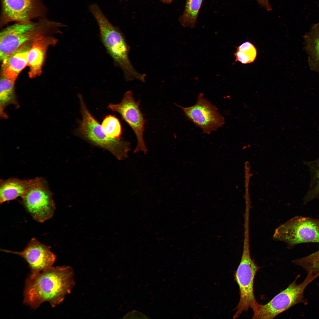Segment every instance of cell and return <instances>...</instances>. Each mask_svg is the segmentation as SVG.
Returning a JSON list of instances; mask_svg holds the SVG:
<instances>
[{"mask_svg":"<svg viewBox=\"0 0 319 319\" xmlns=\"http://www.w3.org/2000/svg\"><path fill=\"white\" fill-rule=\"evenodd\" d=\"M57 40L55 38L47 36L40 38L33 42L29 52L28 66L30 70L29 76L33 78L40 75L48 48L55 44Z\"/></svg>","mask_w":319,"mask_h":319,"instance_id":"obj_13","label":"cell"},{"mask_svg":"<svg viewBox=\"0 0 319 319\" xmlns=\"http://www.w3.org/2000/svg\"><path fill=\"white\" fill-rule=\"evenodd\" d=\"M89 8L97 22L102 43L115 65L123 71L126 80L144 82L145 75L138 72L129 60V48L123 33L110 22L97 4H92Z\"/></svg>","mask_w":319,"mask_h":319,"instance_id":"obj_2","label":"cell"},{"mask_svg":"<svg viewBox=\"0 0 319 319\" xmlns=\"http://www.w3.org/2000/svg\"><path fill=\"white\" fill-rule=\"evenodd\" d=\"M273 237L290 248L301 243L319 242V219L296 216L278 227Z\"/></svg>","mask_w":319,"mask_h":319,"instance_id":"obj_7","label":"cell"},{"mask_svg":"<svg viewBox=\"0 0 319 319\" xmlns=\"http://www.w3.org/2000/svg\"><path fill=\"white\" fill-rule=\"evenodd\" d=\"M38 178L28 179L11 178L1 180L0 182V203L21 197L37 180Z\"/></svg>","mask_w":319,"mask_h":319,"instance_id":"obj_15","label":"cell"},{"mask_svg":"<svg viewBox=\"0 0 319 319\" xmlns=\"http://www.w3.org/2000/svg\"><path fill=\"white\" fill-rule=\"evenodd\" d=\"M295 264L300 266L313 274H319V250L305 257L294 260Z\"/></svg>","mask_w":319,"mask_h":319,"instance_id":"obj_22","label":"cell"},{"mask_svg":"<svg viewBox=\"0 0 319 319\" xmlns=\"http://www.w3.org/2000/svg\"><path fill=\"white\" fill-rule=\"evenodd\" d=\"M73 269L69 266L51 267L35 274L25 282L24 303L36 309L45 302L54 307L63 302L75 285Z\"/></svg>","mask_w":319,"mask_h":319,"instance_id":"obj_1","label":"cell"},{"mask_svg":"<svg viewBox=\"0 0 319 319\" xmlns=\"http://www.w3.org/2000/svg\"><path fill=\"white\" fill-rule=\"evenodd\" d=\"M33 42H28L22 45L4 61L1 73L15 81L20 72L28 65V53Z\"/></svg>","mask_w":319,"mask_h":319,"instance_id":"obj_14","label":"cell"},{"mask_svg":"<svg viewBox=\"0 0 319 319\" xmlns=\"http://www.w3.org/2000/svg\"><path fill=\"white\" fill-rule=\"evenodd\" d=\"M15 81L11 80L1 73L0 80V115L3 118H8L4 112L5 108L10 105L17 107L19 104L14 89Z\"/></svg>","mask_w":319,"mask_h":319,"instance_id":"obj_17","label":"cell"},{"mask_svg":"<svg viewBox=\"0 0 319 319\" xmlns=\"http://www.w3.org/2000/svg\"><path fill=\"white\" fill-rule=\"evenodd\" d=\"M203 0H186L184 11L178 19L184 27L195 26Z\"/></svg>","mask_w":319,"mask_h":319,"instance_id":"obj_19","label":"cell"},{"mask_svg":"<svg viewBox=\"0 0 319 319\" xmlns=\"http://www.w3.org/2000/svg\"><path fill=\"white\" fill-rule=\"evenodd\" d=\"M243 246L241 260L234 275L239 287L240 297L235 310L236 312L234 319L238 318L242 312L247 311L249 308H251L255 313L259 305L254 296L253 282L256 274L260 267L251 257L249 242H244Z\"/></svg>","mask_w":319,"mask_h":319,"instance_id":"obj_6","label":"cell"},{"mask_svg":"<svg viewBox=\"0 0 319 319\" xmlns=\"http://www.w3.org/2000/svg\"><path fill=\"white\" fill-rule=\"evenodd\" d=\"M64 26L60 22L44 18L36 22H16L8 26L0 32V60L4 61L26 43L33 42L51 33L59 32L60 28Z\"/></svg>","mask_w":319,"mask_h":319,"instance_id":"obj_3","label":"cell"},{"mask_svg":"<svg viewBox=\"0 0 319 319\" xmlns=\"http://www.w3.org/2000/svg\"><path fill=\"white\" fill-rule=\"evenodd\" d=\"M162 2L166 4H170L174 0H160Z\"/></svg>","mask_w":319,"mask_h":319,"instance_id":"obj_25","label":"cell"},{"mask_svg":"<svg viewBox=\"0 0 319 319\" xmlns=\"http://www.w3.org/2000/svg\"><path fill=\"white\" fill-rule=\"evenodd\" d=\"M101 126L108 136L115 139H121V125L118 119L115 116L107 115L103 120Z\"/></svg>","mask_w":319,"mask_h":319,"instance_id":"obj_21","label":"cell"},{"mask_svg":"<svg viewBox=\"0 0 319 319\" xmlns=\"http://www.w3.org/2000/svg\"><path fill=\"white\" fill-rule=\"evenodd\" d=\"M1 0V25L45 18L47 9L41 0Z\"/></svg>","mask_w":319,"mask_h":319,"instance_id":"obj_9","label":"cell"},{"mask_svg":"<svg viewBox=\"0 0 319 319\" xmlns=\"http://www.w3.org/2000/svg\"><path fill=\"white\" fill-rule=\"evenodd\" d=\"M124 318H148L146 316L141 313L134 310L129 313L125 316Z\"/></svg>","mask_w":319,"mask_h":319,"instance_id":"obj_23","label":"cell"},{"mask_svg":"<svg viewBox=\"0 0 319 319\" xmlns=\"http://www.w3.org/2000/svg\"><path fill=\"white\" fill-rule=\"evenodd\" d=\"M186 117L200 128L203 133L209 134L222 127L225 123L224 118L216 107L200 93L198 96L196 104L188 107L177 104Z\"/></svg>","mask_w":319,"mask_h":319,"instance_id":"obj_10","label":"cell"},{"mask_svg":"<svg viewBox=\"0 0 319 319\" xmlns=\"http://www.w3.org/2000/svg\"><path fill=\"white\" fill-rule=\"evenodd\" d=\"M304 48L310 69L319 74V22L304 36Z\"/></svg>","mask_w":319,"mask_h":319,"instance_id":"obj_16","label":"cell"},{"mask_svg":"<svg viewBox=\"0 0 319 319\" xmlns=\"http://www.w3.org/2000/svg\"><path fill=\"white\" fill-rule=\"evenodd\" d=\"M20 197L26 210L36 221L43 222L53 217L56 208L52 194L42 178L38 177Z\"/></svg>","mask_w":319,"mask_h":319,"instance_id":"obj_8","label":"cell"},{"mask_svg":"<svg viewBox=\"0 0 319 319\" xmlns=\"http://www.w3.org/2000/svg\"><path fill=\"white\" fill-rule=\"evenodd\" d=\"M303 163L308 167L310 175L309 188L303 200L305 204L314 200H319V157L314 160L304 161Z\"/></svg>","mask_w":319,"mask_h":319,"instance_id":"obj_18","label":"cell"},{"mask_svg":"<svg viewBox=\"0 0 319 319\" xmlns=\"http://www.w3.org/2000/svg\"><path fill=\"white\" fill-rule=\"evenodd\" d=\"M139 104V101L136 102L134 100L131 91H129L124 94L120 103L110 104L108 107L112 111L119 113L134 133L137 144L134 153L141 151L145 154L147 150L143 139L145 121L140 110Z\"/></svg>","mask_w":319,"mask_h":319,"instance_id":"obj_11","label":"cell"},{"mask_svg":"<svg viewBox=\"0 0 319 319\" xmlns=\"http://www.w3.org/2000/svg\"><path fill=\"white\" fill-rule=\"evenodd\" d=\"M50 249V246L41 243L33 237L22 251L16 252L4 249L2 250L23 258L30 268L31 274H35L52 267L54 263L56 255Z\"/></svg>","mask_w":319,"mask_h":319,"instance_id":"obj_12","label":"cell"},{"mask_svg":"<svg viewBox=\"0 0 319 319\" xmlns=\"http://www.w3.org/2000/svg\"><path fill=\"white\" fill-rule=\"evenodd\" d=\"M308 273L305 279L300 284L296 283L297 280L300 276V275H298L287 288L281 291L269 302L264 305L259 304L256 312L252 318L273 319L297 304L302 303L306 305L307 302L303 295L304 290L310 283L319 277V274H313L311 271Z\"/></svg>","mask_w":319,"mask_h":319,"instance_id":"obj_5","label":"cell"},{"mask_svg":"<svg viewBox=\"0 0 319 319\" xmlns=\"http://www.w3.org/2000/svg\"><path fill=\"white\" fill-rule=\"evenodd\" d=\"M258 3L267 11H270L272 10L271 6L268 0H257Z\"/></svg>","mask_w":319,"mask_h":319,"instance_id":"obj_24","label":"cell"},{"mask_svg":"<svg viewBox=\"0 0 319 319\" xmlns=\"http://www.w3.org/2000/svg\"><path fill=\"white\" fill-rule=\"evenodd\" d=\"M79 97L82 116L79 129L80 134L94 144L110 152L118 160L125 159L130 149V143L121 139H116L108 136L101 125L87 108L81 95H79Z\"/></svg>","mask_w":319,"mask_h":319,"instance_id":"obj_4","label":"cell"},{"mask_svg":"<svg viewBox=\"0 0 319 319\" xmlns=\"http://www.w3.org/2000/svg\"><path fill=\"white\" fill-rule=\"evenodd\" d=\"M234 53L235 61H239L242 64H247L253 62L257 55L256 48L249 41L243 43L237 47Z\"/></svg>","mask_w":319,"mask_h":319,"instance_id":"obj_20","label":"cell"}]
</instances>
